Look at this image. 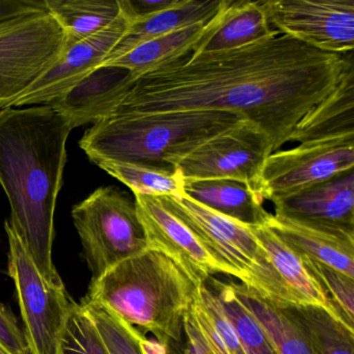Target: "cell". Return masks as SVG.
<instances>
[{
  "label": "cell",
  "mask_w": 354,
  "mask_h": 354,
  "mask_svg": "<svg viewBox=\"0 0 354 354\" xmlns=\"http://www.w3.org/2000/svg\"><path fill=\"white\" fill-rule=\"evenodd\" d=\"M352 64V53H323L281 34L234 50L189 53L136 80L129 75L102 120L232 111L261 128L277 152Z\"/></svg>",
  "instance_id": "obj_1"
},
{
  "label": "cell",
  "mask_w": 354,
  "mask_h": 354,
  "mask_svg": "<svg viewBox=\"0 0 354 354\" xmlns=\"http://www.w3.org/2000/svg\"><path fill=\"white\" fill-rule=\"evenodd\" d=\"M73 127L51 105L0 109V185L8 221L47 283L65 287L53 259L55 212Z\"/></svg>",
  "instance_id": "obj_2"
},
{
  "label": "cell",
  "mask_w": 354,
  "mask_h": 354,
  "mask_svg": "<svg viewBox=\"0 0 354 354\" xmlns=\"http://www.w3.org/2000/svg\"><path fill=\"white\" fill-rule=\"evenodd\" d=\"M198 286L173 260L146 250L118 263L88 286L86 299L157 341L181 339Z\"/></svg>",
  "instance_id": "obj_3"
},
{
  "label": "cell",
  "mask_w": 354,
  "mask_h": 354,
  "mask_svg": "<svg viewBox=\"0 0 354 354\" xmlns=\"http://www.w3.org/2000/svg\"><path fill=\"white\" fill-rule=\"evenodd\" d=\"M244 120L239 113L223 111L109 118L93 124L80 147L92 162L175 167L192 151Z\"/></svg>",
  "instance_id": "obj_4"
},
{
  "label": "cell",
  "mask_w": 354,
  "mask_h": 354,
  "mask_svg": "<svg viewBox=\"0 0 354 354\" xmlns=\"http://www.w3.org/2000/svg\"><path fill=\"white\" fill-rule=\"evenodd\" d=\"M158 198L225 269L227 275L273 301L293 306L285 286L250 227L218 214L186 196Z\"/></svg>",
  "instance_id": "obj_5"
},
{
  "label": "cell",
  "mask_w": 354,
  "mask_h": 354,
  "mask_svg": "<svg viewBox=\"0 0 354 354\" xmlns=\"http://www.w3.org/2000/svg\"><path fill=\"white\" fill-rule=\"evenodd\" d=\"M67 40L44 0L0 16V109L12 107L61 59Z\"/></svg>",
  "instance_id": "obj_6"
},
{
  "label": "cell",
  "mask_w": 354,
  "mask_h": 354,
  "mask_svg": "<svg viewBox=\"0 0 354 354\" xmlns=\"http://www.w3.org/2000/svg\"><path fill=\"white\" fill-rule=\"evenodd\" d=\"M72 218L92 273L91 283L118 263L148 250L136 201L115 186L97 188L73 207Z\"/></svg>",
  "instance_id": "obj_7"
},
{
  "label": "cell",
  "mask_w": 354,
  "mask_h": 354,
  "mask_svg": "<svg viewBox=\"0 0 354 354\" xmlns=\"http://www.w3.org/2000/svg\"><path fill=\"white\" fill-rule=\"evenodd\" d=\"M9 275L15 283L30 354H57L74 300L65 287L47 283L8 221Z\"/></svg>",
  "instance_id": "obj_8"
},
{
  "label": "cell",
  "mask_w": 354,
  "mask_h": 354,
  "mask_svg": "<svg viewBox=\"0 0 354 354\" xmlns=\"http://www.w3.org/2000/svg\"><path fill=\"white\" fill-rule=\"evenodd\" d=\"M354 167V138L298 145L269 155L261 171L258 192L273 205L331 179Z\"/></svg>",
  "instance_id": "obj_9"
},
{
  "label": "cell",
  "mask_w": 354,
  "mask_h": 354,
  "mask_svg": "<svg viewBox=\"0 0 354 354\" xmlns=\"http://www.w3.org/2000/svg\"><path fill=\"white\" fill-rule=\"evenodd\" d=\"M272 153L268 136L244 120L192 151L175 169L184 180H236L258 192L263 165Z\"/></svg>",
  "instance_id": "obj_10"
},
{
  "label": "cell",
  "mask_w": 354,
  "mask_h": 354,
  "mask_svg": "<svg viewBox=\"0 0 354 354\" xmlns=\"http://www.w3.org/2000/svg\"><path fill=\"white\" fill-rule=\"evenodd\" d=\"M262 7L279 34L323 53H353L354 0H268Z\"/></svg>",
  "instance_id": "obj_11"
},
{
  "label": "cell",
  "mask_w": 354,
  "mask_h": 354,
  "mask_svg": "<svg viewBox=\"0 0 354 354\" xmlns=\"http://www.w3.org/2000/svg\"><path fill=\"white\" fill-rule=\"evenodd\" d=\"M119 17L98 34L67 47L59 62L35 82L12 107L53 105L67 97L106 61L131 21V14L120 0Z\"/></svg>",
  "instance_id": "obj_12"
},
{
  "label": "cell",
  "mask_w": 354,
  "mask_h": 354,
  "mask_svg": "<svg viewBox=\"0 0 354 354\" xmlns=\"http://www.w3.org/2000/svg\"><path fill=\"white\" fill-rule=\"evenodd\" d=\"M134 201L148 250L169 257L198 286L217 273L227 275L189 229L161 204L158 196L134 194Z\"/></svg>",
  "instance_id": "obj_13"
},
{
  "label": "cell",
  "mask_w": 354,
  "mask_h": 354,
  "mask_svg": "<svg viewBox=\"0 0 354 354\" xmlns=\"http://www.w3.org/2000/svg\"><path fill=\"white\" fill-rule=\"evenodd\" d=\"M265 225L306 258L354 279V230L277 214Z\"/></svg>",
  "instance_id": "obj_14"
},
{
  "label": "cell",
  "mask_w": 354,
  "mask_h": 354,
  "mask_svg": "<svg viewBox=\"0 0 354 354\" xmlns=\"http://www.w3.org/2000/svg\"><path fill=\"white\" fill-rule=\"evenodd\" d=\"M274 214L354 230V173L344 171L274 204Z\"/></svg>",
  "instance_id": "obj_15"
},
{
  "label": "cell",
  "mask_w": 354,
  "mask_h": 354,
  "mask_svg": "<svg viewBox=\"0 0 354 354\" xmlns=\"http://www.w3.org/2000/svg\"><path fill=\"white\" fill-rule=\"evenodd\" d=\"M279 35L269 24L262 1L223 0L210 28L190 55L234 50Z\"/></svg>",
  "instance_id": "obj_16"
},
{
  "label": "cell",
  "mask_w": 354,
  "mask_h": 354,
  "mask_svg": "<svg viewBox=\"0 0 354 354\" xmlns=\"http://www.w3.org/2000/svg\"><path fill=\"white\" fill-rule=\"evenodd\" d=\"M250 229L285 286L292 304L322 308L335 320L341 322L329 304L320 283L308 268L306 258L288 245L266 225L250 227Z\"/></svg>",
  "instance_id": "obj_17"
},
{
  "label": "cell",
  "mask_w": 354,
  "mask_h": 354,
  "mask_svg": "<svg viewBox=\"0 0 354 354\" xmlns=\"http://www.w3.org/2000/svg\"><path fill=\"white\" fill-rule=\"evenodd\" d=\"M232 286L264 329L277 354H317L308 327L290 304L273 301L242 283L232 281Z\"/></svg>",
  "instance_id": "obj_18"
},
{
  "label": "cell",
  "mask_w": 354,
  "mask_h": 354,
  "mask_svg": "<svg viewBox=\"0 0 354 354\" xmlns=\"http://www.w3.org/2000/svg\"><path fill=\"white\" fill-rule=\"evenodd\" d=\"M184 194L198 204L246 227L264 225L271 214L264 208V200L257 190L236 180H184Z\"/></svg>",
  "instance_id": "obj_19"
},
{
  "label": "cell",
  "mask_w": 354,
  "mask_h": 354,
  "mask_svg": "<svg viewBox=\"0 0 354 354\" xmlns=\"http://www.w3.org/2000/svg\"><path fill=\"white\" fill-rule=\"evenodd\" d=\"M337 138H354L353 64L335 90L302 120L291 142L302 145Z\"/></svg>",
  "instance_id": "obj_20"
},
{
  "label": "cell",
  "mask_w": 354,
  "mask_h": 354,
  "mask_svg": "<svg viewBox=\"0 0 354 354\" xmlns=\"http://www.w3.org/2000/svg\"><path fill=\"white\" fill-rule=\"evenodd\" d=\"M223 0H178L174 7L152 15L134 18L106 61H113L134 47L186 26L210 21L221 9ZM104 62V63H105Z\"/></svg>",
  "instance_id": "obj_21"
},
{
  "label": "cell",
  "mask_w": 354,
  "mask_h": 354,
  "mask_svg": "<svg viewBox=\"0 0 354 354\" xmlns=\"http://www.w3.org/2000/svg\"><path fill=\"white\" fill-rule=\"evenodd\" d=\"M212 19L142 43L121 57L105 62L100 68L125 70L131 80H136L160 66L189 55L196 43L208 32Z\"/></svg>",
  "instance_id": "obj_22"
},
{
  "label": "cell",
  "mask_w": 354,
  "mask_h": 354,
  "mask_svg": "<svg viewBox=\"0 0 354 354\" xmlns=\"http://www.w3.org/2000/svg\"><path fill=\"white\" fill-rule=\"evenodd\" d=\"M67 40V47L86 40L113 24L121 13L120 0H44Z\"/></svg>",
  "instance_id": "obj_23"
},
{
  "label": "cell",
  "mask_w": 354,
  "mask_h": 354,
  "mask_svg": "<svg viewBox=\"0 0 354 354\" xmlns=\"http://www.w3.org/2000/svg\"><path fill=\"white\" fill-rule=\"evenodd\" d=\"M94 163L128 186L133 194L185 196L183 177L175 167H150L113 160H97Z\"/></svg>",
  "instance_id": "obj_24"
},
{
  "label": "cell",
  "mask_w": 354,
  "mask_h": 354,
  "mask_svg": "<svg viewBox=\"0 0 354 354\" xmlns=\"http://www.w3.org/2000/svg\"><path fill=\"white\" fill-rule=\"evenodd\" d=\"M204 283L221 302L227 318L237 331L245 354H277L264 329L236 295L232 281H223L211 277Z\"/></svg>",
  "instance_id": "obj_25"
},
{
  "label": "cell",
  "mask_w": 354,
  "mask_h": 354,
  "mask_svg": "<svg viewBox=\"0 0 354 354\" xmlns=\"http://www.w3.org/2000/svg\"><path fill=\"white\" fill-rule=\"evenodd\" d=\"M80 304L96 326L109 354H148L144 345L146 335L142 331L97 302L84 298Z\"/></svg>",
  "instance_id": "obj_26"
},
{
  "label": "cell",
  "mask_w": 354,
  "mask_h": 354,
  "mask_svg": "<svg viewBox=\"0 0 354 354\" xmlns=\"http://www.w3.org/2000/svg\"><path fill=\"white\" fill-rule=\"evenodd\" d=\"M291 306L308 327L317 354L354 353V333L345 325L335 320L322 308Z\"/></svg>",
  "instance_id": "obj_27"
},
{
  "label": "cell",
  "mask_w": 354,
  "mask_h": 354,
  "mask_svg": "<svg viewBox=\"0 0 354 354\" xmlns=\"http://www.w3.org/2000/svg\"><path fill=\"white\" fill-rule=\"evenodd\" d=\"M306 262L341 322L354 333V279L322 263L308 258Z\"/></svg>",
  "instance_id": "obj_28"
},
{
  "label": "cell",
  "mask_w": 354,
  "mask_h": 354,
  "mask_svg": "<svg viewBox=\"0 0 354 354\" xmlns=\"http://www.w3.org/2000/svg\"><path fill=\"white\" fill-rule=\"evenodd\" d=\"M57 354H109L94 323L75 301L62 333Z\"/></svg>",
  "instance_id": "obj_29"
},
{
  "label": "cell",
  "mask_w": 354,
  "mask_h": 354,
  "mask_svg": "<svg viewBox=\"0 0 354 354\" xmlns=\"http://www.w3.org/2000/svg\"><path fill=\"white\" fill-rule=\"evenodd\" d=\"M163 354H211L198 331L190 310L183 320V333L181 339L165 342Z\"/></svg>",
  "instance_id": "obj_30"
},
{
  "label": "cell",
  "mask_w": 354,
  "mask_h": 354,
  "mask_svg": "<svg viewBox=\"0 0 354 354\" xmlns=\"http://www.w3.org/2000/svg\"><path fill=\"white\" fill-rule=\"evenodd\" d=\"M0 343L12 354H30L24 328L5 304H0Z\"/></svg>",
  "instance_id": "obj_31"
},
{
  "label": "cell",
  "mask_w": 354,
  "mask_h": 354,
  "mask_svg": "<svg viewBox=\"0 0 354 354\" xmlns=\"http://www.w3.org/2000/svg\"><path fill=\"white\" fill-rule=\"evenodd\" d=\"M178 0H125V5L134 18L152 15L174 7Z\"/></svg>",
  "instance_id": "obj_32"
},
{
  "label": "cell",
  "mask_w": 354,
  "mask_h": 354,
  "mask_svg": "<svg viewBox=\"0 0 354 354\" xmlns=\"http://www.w3.org/2000/svg\"><path fill=\"white\" fill-rule=\"evenodd\" d=\"M37 3L38 0H0V16L24 11L34 7Z\"/></svg>",
  "instance_id": "obj_33"
},
{
  "label": "cell",
  "mask_w": 354,
  "mask_h": 354,
  "mask_svg": "<svg viewBox=\"0 0 354 354\" xmlns=\"http://www.w3.org/2000/svg\"><path fill=\"white\" fill-rule=\"evenodd\" d=\"M0 354H12L3 344L0 343Z\"/></svg>",
  "instance_id": "obj_34"
}]
</instances>
